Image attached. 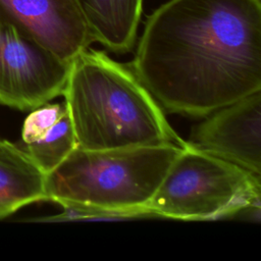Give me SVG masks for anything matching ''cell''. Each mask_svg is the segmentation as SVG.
Instances as JSON below:
<instances>
[{"mask_svg": "<svg viewBox=\"0 0 261 261\" xmlns=\"http://www.w3.org/2000/svg\"><path fill=\"white\" fill-rule=\"evenodd\" d=\"M129 66L164 111L191 117L260 91L261 0L164 2Z\"/></svg>", "mask_w": 261, "mask_h": 261, "instance_id": "6da1fadb", "label": "cell"}, {"mask_svg": "<svg viewBox=\"0 0 261 261\" xmlns=\"http://www.w3.org/2000/svg\"><path fill=\"white\" fill-rule=\"evenodd\" d=\"M62 96L79 148L185 143L132 67L104 51L89 47L71 61Z\"/></svg>", "mask_w": 261, "mask_h": 261, "instance_id": "7a4b0ae2", "label": "cell"}, {"mask_svg": "<svg viewBox=\"0 0 261 261\" xmlns=\"http://www.w3.org/2000/svg\"><path fill=\"white\" fill-rule=\"evenodd\" d=\"M182 145L114 150L76 147L46 174V201L59 206L140 211L153 218L148 205Z\"/></svg>", "mask_w": 261, "mask_h": 261, "instance_id": "3957f363", "label": "cell"}, {"mask_svg": "<svg viewBox=\"0 0 261 261\" xmlns=\"http://www.w3.org/2000/svg\"><path fill=\"white\" fill-rule=\"evenodd\" d=\"M260 178L185 141L148 210L155 217L214 220L260 209Z\"/></svg>", "mask_w": 261, "mask_h": 261, "instance_id": "277c9868", "label": "cell"}, {"mask_svg": "<svg viewBox=\"0 0 261 261\" xmlns=\"http://www.w3.org/2000/svg\"><path fill=\"white\" fill-rule=\"evenodd\" d=\"M70 63L36 42L0 10V105L29 111L62 95Z\"/></svg>", "mask_w": 261, "mask_h": 261, "instance_id": "5b68a950", "label": "cell"}, {"mask_svg": "<svg viewBox=\"0 0 261 261\" xmlns=\"http://www.w3.org/2000/svg\"><path fill=\"white\" fill-rule=\"evenodd\" d=\"M190 142L252 173L261 175V90L207 116Z\"/></svg>", "mask_w": 261, "mask_h": 261, "instance_id": "8992f818", "label": "cell"}, {"mask_svg": "<svg viewBox=\"0 0 261 261\" xmlns=\"http://www.w3.org/2000/svg\"><path fill=\"white\" fill-rule=\"evenodd\" d=\"M0 10L64 62L93 43L76 0H0Z\"/></svg>", "mask_w": 261, "mask_h": 261, "instance_id": "52a82bcc", "label": "cell"}, {"mask_svg": "<svg viewBox=\"0 0 261 261\" xmlns=\"http://www.w3.org/2000/svg\"><path fill=\"white\" fill-rule=\"evenodd\" d=\"M76 1L93 43L115 54H125L135 48L144 0Z\"/></svg>", "mask_w": 261, "mask_h": 261, "instance_id": "ba28073f", "label": "cell"}, {"mask_svg": "<svg viewBox=\"0 0 261 261\" xmlns=\"http://www.w3.org/2000/svg\"><path fill=\"white\" fill-rule=\"evenodd\" d=\"M46 200V174L21 147L0 139V219Z\"/></svg>", "mask_w": 261, "mask_h": 261, "instance_id": "9c48e42d", "label": "cell"}, {"mask_svg": "<svg viewBox=\"0 0 261 261\" xmlns=\"http://www.w3.org/2000/svg\"><path fill=\"white\" fill-rule=\"evenodd\" d=\"M67 109V108H66ZM77 147L72 124L66 110L63 115L35 141L22 145L39 168L48 174Z\"/></svg>", "mask_w": 261, "mask_h": 261, "instance_id": "30bf717a", "label": "cell"}, {"mask_svg": "<svg viewBox=\"0 0 261 261\" xmlns=\"http://www.w3.org/2000/svg\"><path fill=\"white\" fill-rule=\"evenodd\" d=\"M62 212L55 215L34 218L30 221L38 222H64V221H109L137 218H152V216L140 211H117L92 207L61 206Z\"/></svg>", "mask_w": 261, "mask_h": 261, "instance_id": "8fae6325", "label": "cell"}, {"mask_svg": "<svg viewBox=\"0 0 261 261\" xmlns=\"http://www.w3.org/2000/svg\"><path fill=\"white\" fill-rule=\"evenodd\" d=\"M66 105L63 102L43 104L33 110L25 117L21 128L22 145L35 141L47 128L54 124L66 111Z\"/></svg>", "mask_w": 261, "mask_h": 261, "instance_id": "7c38bea8", "label": "cell"}, {"mask_svg": "<svg viewBox=\"0 0 261 261\" xmlns=\"http://www.w3.org/2000/svg\"><path fill=\"white\" fill-rule=\"evenodd\" d=\"M0 139H1V138H0Z\"/></svg>", "mask_w": 261, "mask_h": 261, "instance_id": "4fadbf2b", "label": "cell"}]
</instances>
